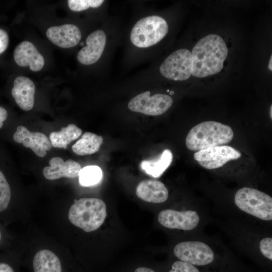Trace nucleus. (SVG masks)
<instances>
[{"label": "nucleus", "mask_w": 272, "mask_h": 272, "mask_svg": "<svg viewBox=\"0 0 272 272\" xmlns=\"http://www.w3.org/2000/svg\"><path fill=\"white\" fill-rule=\"evenodd\" d=\"M228 52L226 43L219 35L212 34L201 38L191 52L192 75L203 78L220 72Z\"/></svg>", "instance_id": "f257e3e1"}, {"label": "nucleus", "mask_w": 272, "mask_h": 272, "mask_svg": "<svg viewBox=\"0 0 272 272\" xmlns=\"http://www.w3.org/2000/svg\"><path fill=\"white\" fill-rule=\"evenodd\" d=\"M234 137L229 126L215 121L201 122L193 127L188 133L185 144L193 151L217 146L231 142Z\"/></svg>", "instance_id": "f03ea898"}, {"label": "nucleus", "mask_w": 272, "mask_h": 272, "mask_svg": "<svg viewBox=\"0 0 272 272\" xmlns=\"http://www.w3.org/2000/svg\"><path fill=\"white\" fill-rule=\"evenodd\" d=\"M107 216L106 206L102 200L96 198L75 199L69 211L70 221L86 232L98 229Z\"/></svg>", "instance_id": "7ed1b4c3"}, {"label": "nucleus", "mask_w": 272, "mask_h": 272, "mask_svg": "<svg viewBox=\"0 0 272 272\" xmlns=\"http://www.w3.org/2000/svg\"><path fill=\"white\" fill-rule=\"evenodd\" d=\"M234 202L244 212L265 221L272 220V198L250 187H243L235 193Z\"/></svg>", "instance_id": "20e7f679"}, {"label": "nucleus", "mask_w": 272, "mask_h": 272, "mask_svg": "<svg viewBox=\"0 0 272 272\" xmlns=\"http://www.w3.org/2000/svg\"><path fill=\"white\" fill-rule=\"evenodd\" d=\"M166 20L158 16H151L140 20L132 28L130 40L135 46L146 48L160 41L167 34Z\"/></svg>", "instance_id": "39448f33"}, {"label": "nucleus", "mask_w": 272, "mask_h": 272, "mask_svg": "<svg viewBox=\"0 0 272 272\" xmlns=\"http://www.w3.org/2000/svg\"><path fill=\"white\" fill-rule=\"evenodd\" d=\"M161 74L175 81H184L192 75V57L187 49H178L170 55L160 66Z\"/></svg>", "instance_id": "423d86ee"}, {"label": "nucleus", "mask_w": 272, "mask_h": 272, "mask_svg": "<svg viewBox=\"0 0 272 272\" xmlns=\"http://www.w3.org/2000/svg\"><path fill=\"white\" fill-rule=\"evenodd\" d=\"M173 99L167 95L157 94L150 96L149 91L132 98L128 104L129 110L148 115H160L171 106Z\"/></svg>", "instance_id": "0eeeda50"}, {"label": "nucleus", "mask_w": 272, "mask_h": 272, "mask_svg": "<svg viewBox=\"0 0 272 272\" xmlns=\"http://www.w3.org/2000/svg\"><path fill=\"white\" fill-rule=\"evenodd\" d=\"M176 257L180 261L193 265H206L214 259L212 249L200 241H184L177 244L173 249Z\"/></svg>", "instance_id": "6e6552de"}, {"label": "nucleus", "mask_w": 272, "mask_h": 272, "mask_svg": "<svg viewBox=\"0 0 272 272\" xmlns=\"http://www.w3.org/2000/svg\"><path fill=\"white\" fill-rule=\"evenodd\" d=\"M241 153L229 146H217L197 151L194 159L202 167L214 169L222 167L227 162L239 159Z\"/></svg>", "instance_id": "1a4fd4ad"}, {"label": "nucleus", "mask_w": 272, "mask_h": 272, "mask_svg": "<svg viewBox=\"0 0 272 272\" xmlns=\"http://www.w3.org/2000/svg\"><path fill=\"white\" fill-rule=\"evenodd\" d=\"M158 220L161 225L167 228L189 231L197 226L200 219L194 211L166 209L159 213Z\"/></svg>", "instance_id": "9d476101"}, {"label": "nucleus", "mask_w": 272, "mask_h": 272, "mask_svg": "<svg viewBox=\"0 0 272 272\" xmlns=\"http://www.w3.org/2000/svg\"><path fill=\"white\" fill-rule=\"evenodd\" d=\"M13 139L16 143L22 144L24 147L31 149L40 157H45L47 152L52 147L50 140L45 134L31 131L22 125L17 127Z\"/></svg>", "instance_id": "9b49d317"}, {"label": "nucleus", "mask_w": 272, "mask_h": 272, "mask_svg": "<svg viewBox=\"0 0 272 272\" xmlns=\"http://www.w3.org/2000/svg\"><path fill=\"white\" fill-rule=\"evenodd\" d=\"M106 41V36L103 31L98 30L91 33L86 39V46L78 53V61L84 65L97 61L104 51Z\"/></svg>", "instance_id": "f8f14e48"}, {"label": "nucleus", "mask_w": 272, "mask_h": 272, "mask_svg": "<svg viewBox=\"0 0 272 272\" xmlns=\"http://www.w3.org/2000/svg\"><path fill=\"white\" fill-rule=\"evenodd\" d=\"M46 34L51 42L58 47L64 48L77 45L82 38L80 29L71 24L49 27Z\"/></svg>", "instance_id": "ddd939ff"}, {"label": "nucleus", "mask_w": 272, "mask_h": 272, "mask_svg": "<svg viewBox=\"0 0 272 272\" xmlns=\"http://www.w3.org/2000/svg\"><path fill=\"white\" fill-rule=\"evenodd\" d=\"M16 63L23 67L29 66L33 72L41 70L45 63L43 55L31 42L24 41L19 44L14 51Z\"/></svg>", "instance_id": "4468645a"}, {"label": "nucleus", "mask_w": 272, "mask_h": 272, "mask_svg": "<svg viewBox=\"0 0 272 272\" xmlns=\"http://www.w3.org/2000/svg\"><path fill=\"white\" fill-rule=\"evenodd\" d=\"M49 166L44 167L42 173L45 178L56 180L62 177L73 178L79 176L81 167L79 163L69 159L66 161L58 157H54L49 161Z\"/></svg>", "instance_id": "2eb2a0df"}, {"label": "nucleus", "mask_w": 272, "mask_h": 272, "mask_svg": "<svg viewBox=\"0 0 272 272\" xmlns=\"http://www.w3.org/2000/svg\"><path fill=\"white\" fill-rule=\"evenodd\" d=\"M12 95L19 107L24 111L31 110L34 104L35 85L28 78L19 76L14 82Z\"/></svg>", "instance_id": "dca6fc26"}, {"label": "nucleus", "mask_w": 272, "mask_h": 272, "mask_svg": "<svg viewBox=\"0 0 272 272\" xmlns=\"http://www.w3.org/2000/svg\"><path fill=\"white\" fill-rule=\"evenodd\" d=\"M136 195L144 201L152 203H162L168 197V191L162 182L155 180H144L136 188Z\"/></svg>", "instance_id": "f3484780"}, {"label": "nucleus", "mask_w": 272, "mask_h": 272, "mask_svg": "<svg viewBox=\"0 0 272 272\" xmlns=\"http://www.w3.org/2000/svg\"><path fill=\"white\" fill-rule=\"evenodd\" d=\"M34 272H61V265L58 256L51 251L42 249L36 253L33 258Z\"/></svg>", "instance_id": "a211bd4d"}, {"label": "nucleus", "mask_w": 272, "mask_h": 272, "mask_svg": "<svg viewBox=\"0 0 272 272\" xmlns=\"http://www.w3.org/2000/svg\"><path fill=\"white\" fill-rule=\"evenodd\" d=\"M172 160L171 151L166 149L157 159L143 161L141 163V167L147 174L154 178H158L169 167Z\"/></svg>", "instance_id": "6ab92c4d"}, {"label": "nucleus", "mask_w": 272, "mask_h": 272, "mask_svg": "<svg viewBox=\"0 0 272 272\" xmlns=\"http://www.w3.org/2000/svg\"><path fill=\"white\" fill-rule=\"evenodd\" d=\"M103 142L101 135L86 132L72 147L73 151L78 155L85 156L98 152Z\"/></svg>", "instance_id": "aec40b11"}, {"label": "nucleus", "mask_w": 272, "mask_h": 272, "mask_svg": "<svg viewBox=\"0 0 272 272\" xmlns=\"http://www.w3.org/2000/svg\"><path fill=\"white\" fill-rule=\"evenodd\" d=\"M82 130L74 124H70L57 132H52L49 135L52 147L66 149L67 145L78 139Z\"/></svg>", "instance_id": "412c9836"}, {"label": "nucleus", "mask_w": 272, "mask_h": 272, "mask_svg": "<svg viewBox=\"0 0 272 272\" xmlns=\"http://www.w3.org/2000/svg\"><path fill=\"white\" fill-rule=\"evenodd\" d=\"M102 175V170L99 166H87L81 169L79 172V182L84 186H92L100 182Z\"/></svg>", "instance_id": "4be33fe9"}, {"label": "nucleus", "mask_w": 272, "mask_h": 272, "mask_svg": "<svg viewBox=\"0 0 272 272\" xmlns=\"http://www.w3.org/2000/svg\"><path fill=\"white\" fill-rule=\"evenodd\" d=\"M10 185L3 173L0 170V212L6 210L10 201Z\"/></svg>", "instance_id": "5701e85b"}, {"label": "nucleus", "mask_w": 272, "mask_h": 272, "mask_svg": "<svg viewBox=\"0 0 272 272\" xmlns=\"http://www.w3.org/2000/svg\"><path fill=\"white\" fill-rule=\"evenodd\" d=\"M104 2L103 0H69L67 4L73 11L80 12L91 8H98Z\"/></svg>", "instance_id": "b1692460"}, {"label": "nucleus", "mask_w": 272, "mask_h": 272, "mask_svg": "<svg viewBox=\"0 0 272 272\" xmlns=\"http://www.w3.org/2000/svg\"><path fill=\"white\" fill-rule=\"evenodd\" d=\"M169 272H199L191 264L182 261H177L173 263L172 268Z\"/></svg>", "instance_id": "393cba45"}, {"label": "nucleus", "mask_w": 272, "mask_h": 272, "mask_svg": "<svg viewBox=\"0 0 272 272\" xmlns=\"http://www.w3.org/2000/svg\"><path fill=\"white\" fill-rule=\"evenodd\" d=\"M262 254L266 258L272 260V238L267 237L262 239L259 244Z\"/></svg>", "instance_id": "a878e982"}, {"label": "nucleus", "mask_w": 272, "mask_h": 272, "mask_svg": "<svg viewBox=\"0 0 272 272\" xmlns=\"http://www.w3.org/2000/svg\"><path fill=\"white\" fill-rule=\"evenodd\" d=\"M9 37L7 32L0 29V54L4 52L8 47Z\"/></svg>", "instance_id": "bb28decb"}, {"label": "nucleus", "mask_w": 272, "mask_h": 272, "mask_svg": "<svg viewBox=\"0 0 272 272\" xmlns=\"http://www.w3.org/2000/svg\"><path fill=\"white\" fill-rule=\"evenodd\" d=\"M8 117V112L7 110L3 107L0 106V128L3 125L4 121H5Z\"/></svg>", "instance_id": "cd10ccee"}, {"label": "nucleus", "mask_w": 272, "mask_h": 272, "mask_svg": "<svg viewBox=\"0 0 272 272\" xmlns=\"http://www.w3.org/2000/svg\"><path fill=\"white\" fill-rule=\"evenodd\" d=\"M0 272H14V271L9 264L5 263H1Z\"/></svg>", "instance_id": "c85d7f7f"}, {"label": "nucleus", "mask_w": 272, "mask_h": 272, "mask_svg": "<svg viewBox=\"0 0 272 272\" xmlns=\"http://www.w3.org/2000/svg\"><path fill=\"white\" fill-rule=\"evenodd\" d=\"M134 272H155L153 270L147 268V267H141L137 268Z\"/></svg>", "instance_id": "c756f323"}, {"label": "nucleus", "mask_w": 272, "mask_h": 272, "mask_svg": "<svg viewBox=\"0 0 272 272\" xmlns=\"http://www.w3.org/2000/svg\"><path fill=\"white\" fill-rule=\"evenodd\" d=\"M271 55L270 56V60H269V65H268V69L269 70L271 71L272 70V67H271Z\"/></svg>", "instance_id": "7c9ffc66"}, {"label": "nucleus", "mask_w": 272, "mask_h": 272, "mask_svg": "<svg viewBox=\"0 0 272 272\" xmlns=\"http://www.w3.org/2000/svg\"><path fill=\"white\" fill-rule=\"evenodd\" d=\"M270 118H271V106H270Z\"/></svg>", "instance_id": "2f4dec72"}, {"label": "nucleus", "mask_w": 272, "mask_h": 272, "mask_svg": "<svg viewBox=\"0 0 272 272\" xmlns=\"http://www.w3.org/2000/svg\"><path fill=\"white\" fill-rule=\"evenodd\" d=\"M173 93H174L173 92H170V94H173Z\"/></svg>", "instance_id": "473e14b6"}, {"label": "nucleus", "mask_w": 272, "mask_h": 272, "mask_svg": "<svg viewBox=\"0 0 272 272\" xmlns=\"http://www.w3.org/2000/svg\"><path fill=\"white\" fill-rule=\"evenodd\" d=\"M0 239H1V232H0Z\"/></svg>", "instance_id": "72a5a7b5"}]
</instances>
